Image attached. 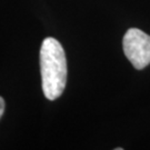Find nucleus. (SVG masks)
Here are the masks:
<instances>
[{"label": "nucleus", "mask_w": 150, "mask_h": 150, "mask_svg": "<svg viewBox=\"0 0 150 150\" xmlns=\"http://www.w3.org/2000/svg\"><path fill=\"white\" fill-rule=\"evenodd\" d=\"M42 91L49 100L62 95L67 82V60L64 48L52 37L46 38L40 49Z\"/></svg>", "instance_id": "f257e3e1"}, {"label": "nucleus", "mask_w": 150, "mask_h": 150, "mask_svg": "<svg viewBox=\"0 0 150 150\" xmlns=\"http://www.w3.org/2000/svg\"><path fill=\"white\" fill-rule=\"evenodd\" d=\"M123 52L136 69L141 70L150 64V36L140 29L130 28L122 40Z\"/></svg>", "instance_id": "f03ea898"}, {"label": "nucleus", "mask_w": 150, "mask_h": 150, "mask_svg": "<svg viewBox=\"0 0 150 150\" xmlns=\"http://www.w3.org/2000/svg\"><path fill=\"white\" fill-rule=\"evenodd\" d=\"M4 111H5V100L2 97H0V118L4 115Z\"/></svg>", "instance_id": "7ed1b4c3"}]
</instances>
